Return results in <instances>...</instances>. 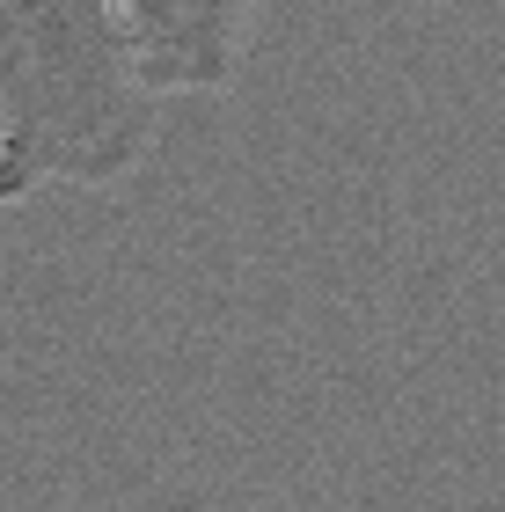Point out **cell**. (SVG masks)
I'll list each match as a JSON object with an SVG mask.
<instances>
[{
    "label": "cell",
    "mask_w": 505,
    "mask_h": 512,
    "mask_svg": "<svg viewBox=\"0 0 505 512\" xmlns=\"http://www.w3.org/2000/svg\"><path fill=\"white\" fill-rule=\"evenodd\" d=\"M154 103L118 0H0V205L125 183Z\"/></svg>",
    "instance_id": "cell-1"
},
{
    "label": "cell",
    "mask_w": 505,
    "mask_h": 512,
    "mask_svg": "<svg viewBox=\"0 0 505 512\" xmlns=\"http://www.w3.org/2000/svg\"><path fill=\"white\" fill-rule=\"evenodd\" d=\"M140 66L162 96H227L242 81V44L257 0H118Z\"/></svg>",
    "instance_id": "cell-2"
}]
</instances>
